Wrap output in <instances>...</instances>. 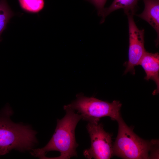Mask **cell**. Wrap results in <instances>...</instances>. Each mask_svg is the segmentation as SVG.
I'll return each mask as SVG.
<instances>
[{
    "mask_svg": "<svg viewBox=\"0 0 159 159\" xmlns=\"http://www.w3.org/2000/svg\"><path fill=\"white\" fill-rule=\"evenodd\" d=\"M18 0L22 9L30 13H38L43 9L44 6V0Z\"/></svg>",
    "mask_w": 159,
    "mask_h": 159,
    "instance_id": "30bf717a",
    "label": "cell"
},
{
    "mask_svg": "<svg viewBox=\"0 0 159 159\" xmlns=\"http://www.w3.org/2000/svg\"><path fill=\"white\" fill-rule=\"evenodd\" d=\"M117 121L118 132L113 145V155L127 159H149V153H151L158 141H150L141 138L126 124L121 116Z\"/></svg>",
    "mask_w": 159,
    "mask_h": 159,
    "instance_id": "3957f363",
    "label": "cell"
},
{
    "mask_svg": "<svg viewBox=\"0 0 159 159\" xmlns=\"http://www.w3.org/2000/svg\"><path fill=\"white\" fill-rule=\"evenodd\" d=\"M138 0H114L108 7L104 8L101 16L100 23L104 22L106 17L112 12L120 9H123L127 15H134Z\"/></svg>",
    "mask_w": 159,
    "mask_h": 159,
    "instance_id": "9c48e42d",
    "label": "cell"
},
{
    "mask_svg": "<svg viewBox=\"0 0 159 159\" xmlns=\"http://www.w3.org/2000/svg\"><path fill=\"white\" fill-rule=\"evenodd\" d=\"M76 97L71 103L66 105L77 111L84 120L99 122L101 118L109 117L112 120L117 121L121 116L122 104L119 101L110 103L93 97H86L82 94H77Z\"/></svg>",
    "mask_w": 159,
    "mask_h": 159,
    "instance_id": "277c9868",
    "label": "cell"
},
{
    "mask_svg": "<svg viewBox=\"0 0 159 159\" xmlns=\"http://www.w3.org/2000/svg\"><path fill=\"white\" fill-rule=\"evenodd\" d=\"M8 6L6 0H0V14Z\"/></svg>",
    "mask_w": 159,
    "mask_h": 159,
    "instance_id": "4fadbf2b",
    "label": "cell"
},
{
    "mask_svg": "<svg viewBox=\"0 0 159 159\" xmlns=\"http://www.w3.org/2000/svg\"><path fill=\"white\" fill-rule=\"evenodd\" d=\"M127 16L129 33V47L128 59L124 74L128 72L135 74V68L139 65L140 61L146 51L144 47V29H140L136 26L133 15L130 14Z\"/></svg>",
    "mask_w": 159,
    "mask_h": 159,
    "instance_id": "8992f818",
    "label": "cell"
},
{
    "mask_svg": "<svg viewBox=\"0 0 159 159\" xmlns=\"http://www.w3.org/2000/svg\"><path fill=\"white\" fill-rule=\"evenodd\" d=\"M139 65L144 70L146 74L144 79L152 80L155 83L156 88L153 92L154 95L159 92V54L158 52L153 53L145 52Z\"/></svg>",
    "mask_w": 159,
    "mask_h": 159,
    "instance_id": "52a82bcc",
    "label": "cell"
},
{
    "mask_svg": "<svg viewBox=\"0 0 159 159\" xmlns=\"http://www.w3.org/2000/svg\"><path fill=\"white\" fill-rule=\"evenodd\" d=\"M98 122H89L87 125L91 146L84 151L83 155L89 159H109L113 156L112 135L106 132Z\"/></svg>",
    "mask_w": 159,
    "mask_h": 159,
    "instance_id": "5b68a950",
    "label": "cell"
},
{
    "mask_svg": "<svg viewBox=\"0 0 159 159\" xmlns=\"http://www.w3.org/2000/svg\"><path fill=\"white\" fill-rule=\"evenodd\" d=\"M145 7L143 12L138 16L148 23L155 30L158 45L159 37V0H143Z\"/></svg>",
    "mask_w": 159,
    "mask_h": 159,
    "instance_id": "ba28073f",
    "label": "cell"
},
{
    "mask_svg": "<svg viewBox=\"0 0 159 159\" xmlns=\"http://www.w3.org/2000/svg\"><path fill=\"white\" fill-rule=\"evenodd\" d=\"M13 15V12L9 6L0 14V36L6 28L7 24Z\"/></svg>",
    "mask_w": 159,
    "mask_h": 159,
    "instance_id": "8fae6325",
    "label": "cell"
},
{
    "mask_svg": "<svg viewBox=\"0 0 159 159\" xmlns=\"http://www.w3.org/2000/svg\"><path fill=\"white\" fill-rule=\"evenodd\" d=\"M64 116L58 119L55 132L48 143L44 147L32 149V155L41 159H68L77 157L78 146L75 137L77 125L82 119L81 115L65 105Z\"/></svg>",
    "mask_w": 159,
    "mask_h": 159,
    "instance_id": "6da1fadb",
    "label": "cell"
},
{
    "mask_svg": "<svg viewBox=\"0 0 159 159\" xmlns=\"http://www.w3.org/2000/svg\"><path fill=\"white\" fill-rule=\"evenodd\" d=\"M12 113L8 106L0 113V156L13 149L20 151L32 150L37 142L35 131L28 125L11 120Z\"/></svg>",
    "mask_w": 159,
    "mask_h": 159,
    "instance_id": "7a4b0ae2",
    "label": "cell"
},
{
    "mask_svg": "<svg viewBox=\"0 0 159 159\" xmlns=\"http://www.w3.org/2000/svg\"><path fill=\"white\" fill-rule=\"evenodd\" d=\"M92 4L96 8L97 13L101 16L107 0H86Z\"/></svg>",
    "mask_w": 159,
    "mask_h": 159,
    "instance_id": "7c38bea8",
    "label": "cell"
}]
</instances>
